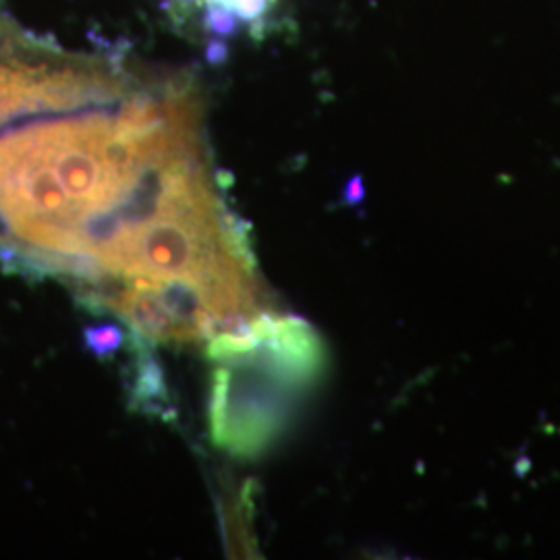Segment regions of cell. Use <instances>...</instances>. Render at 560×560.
<instances>
[{"instance_id":"obj_1","label":"cell","mask_w":560,"mask_h":560,"mask_svg":"<svg viewBox=\"0 0 560 560\" xmlns=\"http://www.w3.org/2000/svg\"><path fill=\"white\" fill-rule=\"evenodd\" d=\"M303 382L260 340L247 355L224 363L212 376V439L233 455H258L277 436L291 393Z\"/></svg>"},{"instance_id":"obj_2","label":"cell","mask_w":560,"mask_h":560,"mask_svg":"<svg viewBox=\"0 0 560 560\" xmlns=\"http://www.w3.org/2000/svg\"><path fill=\"white\" fill-rule=\"evenodd\" d=\"M156 279L133 277L129 287L110 305L119 312L138 337L150 340H191V332L162 303Z\"/></svg>"},{"instance_id":"obj_3","label":"cell","mask_w":560,"mask_h":560,"mask_svg":"<svg viewBox=\"0 0 560 560\" xmlns=\"http://www.w3.org/2000/svg\"><path fill=\"white\" fill-rule=\"evenodd\" d=\"M203 9L210 25L231 34L243 23H254L266 15L272 0H194Z\"/></svg>"},{"instance_id":"obj_4","label":"cell","mask_w":560,"mask_h":560,"mask_svg":"<svg viewBox=\"0 0 560 560\" xmlns=\"http://www.w3.org/2000/svg\"><path fill=\"white\" fill-rule=\"evenodd\" d=\"M133 400L136 402L141 400V405L154 402V400H166L161 368L150 355H143V360H141L140 378H138V384H136V397H133Z\"/></svg>"},{"instance_id":"obj_5","label":"cell","mask_w":560,"mask_h":560,"mask_svg":"<svg viewBox=\"0 0 560 560\" xmlns=\"http://www.w3.org/2000/svg\"><path fill=\"white\" fill-rule=\"evenodd\" d=\"M125 345V332L119 326L106 324V326H92L85 328V347L96 355V358H108L117 353L120 347Z\"/></svg>"}]
</instances>
